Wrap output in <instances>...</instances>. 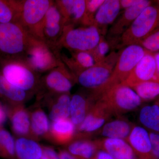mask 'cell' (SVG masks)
Here are the masks:
<instances>
[{"instance_id": "cell-1", "label": "cell", "mask_w": 159, "mask_h": 159, "mask_svg": "<svg viewBox=\"0 0 159 159\" xmlns=\"http://www.w3.org/2000/svg\"><path fill=\"white\" fill-rule=\"evenodd\" d=\"M61 48L44 40L29 36L24 54L19 58L38 74H44L62 65Z\"/></svg>"}, {"instance_id": "cell-2", "label": "cell", "mask_w": 159, "mask_h": 159, "mask_svg": "<svg viewBox=\"0 0 159 159\" xmlns=\"http://www.w3.org/2000/svg\"><path fill=\"white\" fill-rule=\"evenodd\" d=\"M0 73L12 85L32 95L36 94L42 75L19 57L0 56Z\"/></svg>"}, {"instance_id": "cell-3", "label": "cell", "mask_w": 159, "mask_h": 159, "mask_svg": "<svg viewBox=\"0 0 159 159\" xmlns=\"http://www.w3.org/2000/svg\"><path fill=\"white\" fill-rule=\"evenodd\" d=\"M76 78L63 63L41 76L36 96L38 101L48 97L70 93Z\"/></svg>"}, {"instance_id": "cell-4", "label": "cell", "mask_w": 159, "mask_h": 159, "mask_svg": "<svg viewBox=\"0 0 159 159\" xmlns=\"http://www.w3.org/2000/svg\"><path fill=\"white\" fill-rule=\"evenodd\" d=\"M120 52L112 51L103 61L78 74L77 83L99 95L110 79Z\"/></svg>"}, {"instance_id": "cell-5", "label": "cell", "mask_w": 159, "mask_h": 159, "mask_svg": "<svg viewBox=\"0 0 159 159\" xmlns=\"http://www.w3.org/2000/svg\"><path fill=\"white\" fill-rule=\"evenodd\" d=\"M54 2L51 0H21L17 23L29 34L43 40V23L47 11Z\"/></svg>"}, {"instance_id": "cell-6", "label": "cell", "mask_w": 159, "mask_h": 159, "mask_svg": "<svg viewBox=\"0 0 159 159\" xmlns=\"http://www.w3.org/2000/svg\"><path fill=\"white\" fill-rule=\"evenodd\" d=\"M99 99L105 102L117 117L136 110L142 102L132 89L122 84L107 89L100 95Z\"/></svg>"}, {"instance_id": "cell-7", "label": "cell", "mask_w": 159, "mask_h": 159, "mask_svg": "<svg viewBox=\"0 0 159 159\" xmlns=\"http://www.w3.org/2000/svg\"><path fill=\"white\" fill-rule=\"evenodd\" d=\"M159 26V7L152 5L145 8L120 38L121 46L139 44Z\"/></svg>"}, {"instance_id": "cell-8", "label": "cell", "mask_w": 159, "mask_h": 159, "mask_svg": "<svg viewBox=\"0 0 159 159\" xmlns=\"http://www.w3.org/2000/svg\"><path fill=\"white\" fill-rule=\"evenodd\" d=\"M101 35L95 26H66L59 47L72 51H90L99 43Z\"/></svg>"}, {"instance_id": "cell-9", "label": "cell", "mask_w": 159, "mask_h": 159, "mask_svg": "<svg viewBox=\"0 0 159 159\" xmlns=\"http://www.w3.org/2000/svg\"><path fill=\"white\" fill-rule=\"evenodd\" d=\"M29 36L19 23H0V56L20 57L25 50Z\"/></svg>"}, {"instance_id": "cell-10", "label": "cell", "mask_w": 159, "mask_h": 159, "mask_svg": "<svg viewBox=\"0 0 159 159\" xmlns=\"http://www.w3.org/2000/svg\"><path fill=\"white\" fill-rule=\"evenodd\" d=\"M147 52L139 44L126 46L120 51L112 74L102 93L112 86L124 82Z\"/></svg>"}, {"instance_id": "cell-11", "label": "cell", "mask_w": 159, "mask_h": 159, "mask_svg": "<svg viewBox=\"0 0 159 159\" xmlns=\"http://www.w3.org/2000/svg\"><path fill=\"white\" fill-rule=\"evenodd\" d=\"M114 116L105 102L99 99L82 123L76 127L74 139H91Z\"/></svg>"}, {"instance_id": "cell-12", "label": "cell", "mask_w": 159, "mask_h": 159, "mask_svg": "<svg viewBox=\"0 0 159 159\" xmlns=\"http://www.w3.org/2000/svg\"><path fill=\"white\" fill-rule=\"evenodd\" d=\"M99 99L93 91L84 89L71 96L70 119L77 127Z\"/></svg>"}, {"instance_id": "cell-13", "label": "cell", "mask_w": 159, "mask_h": 159, "mask_svg": "<svg viewBox=\"0 0 159 159\" xmlns=\"http://www.w3.org/2000/svg\"><path fill=\"white\" fill-rule=\"evenodd\" d=\"M65 27L64 19L54 1L47 11L43 23V40L59 46Z\"/></svg>"}, {"instance_id": "cell-14", "label": "cell", "mask_w": 159, "mask_h": 159, "mask_svg": "<svg viewBox=\"0 0 159 159\" xmlns=\"http://www.w3.org/2000/svg\"><path fill=\"white\" fill-rule=\"evenodd\" d=\"M156 66L153 53L147 52L137 64L129 76L122 84L133 87L141 83L156 81Z\"/></svg>"}, {"instance_id": "cell-15", "label": "cell", "mask_w": 159, "mask_h": 159, "mask_svg": "<svg viewBox=\"0 0 159 159\" xmlns=\"http://www.w3.org/2000/svg\"><path fill=\"white\" fill-rule=\"evenodd\" d=\"M153 3V1L142 0L138 5L125 9L108 30V38L120 39L140 13Z\"/></svg>"}, {"instance_id": "cell-16", "label": "cell", "mask_w": 159, "mask_h": 159, "mask_svg": "<svg viewBox=\"0 0 159 159\" xmlns=\"http://www.w3.org/2000/svg\"><path fill=\"white\" fill-rule=\"evenodd\" d=\"M126 141L132 148L137 159H155L149 132L141 125H134Z\"/></svg>"}, {"instance_id": "cell-17", "label": "cell", "mask_w": 159, "mask_h": 159, "mask_svg": "<svg viewBox=\"0 0 159 159\" xmlns=\"http://www.w3.org/2000/svg\"><path fill=\"white\" fill-rule=\"evenodd\" d=\"M6 112L14 134L20 137L33 139L29 111L24 104L9 106Z\"/></svg>"}, {"instance_id": "cell-18", "label": "cell", "mask_w": 159, "mask_h": 159, "mask_svg": "<svg viewBox=\"0 0 159 159\" xmlns=\"http://www.w3.org/2000/svg\"><path fill=\"white\" fill-rule=\"evenodd\" d=\"M121 9L119 0H104L96 13L93 24L101 35L106 34L109 26L115 22Z\"/></svg>"}, {"instance_id": "cell-19", "label": "cell", "mask_w": 159, "mask_h": 159, "mask_svg": "<svg viewBox=\"0 0 159 159\" xmlns=\"http://www.w3.org/2000/svg\"><path fill=\"white\" fill-rule=\"evenodd\" d=\"M94 141L99 150L107 152L114 159H137L132 148L125 140L101 138Z\"/></svg>"}, {"instance_id": "cell-20", "label": "cell", "mask_w": 159, "mask_h": 159, "mask_svg": "<svg viewBox=\"0 0 159 159\" xmlns=\"http://www.w3.org/2000/svg\"><path fill=\"white\" fill-rule=\"evenodd\" d=\"M54 3L64 19L66 26L81 25L86 0H57Z\"/></svg>"}, {"instance_id": "cell-21", "label": "cell", "mask_w": 159, "mask_h": 159, "mask_svg": "<svg viewBox=\"0 0 159 159\" xmlns=\"http://www.w3.org/2000/svg\"><path fill=\"white\" fill-rule=\"evenodd\" d=\"M76 129L70 118L52 121L48 140L57 145H66L74 140Z\"/></svg>"}, {"instance_id": "cell-22", "label": "cell", "mask_w": 159, "mask_h": 159, "mask_svg": "<svg viewBox=\"0 0 159 159\" xmlns=\"http://www.w3.org/2000/svg\"><path fill=\"white\" fill-rule=\"evenodd\" d=\"M71 96L70 93L48 97L43 102L49 108V118L51 122L57 119L70 118Z\"/></svg>"}, {"instance_id": "cell-23", "label": "cell", "mask_w": 159, "mask_h": 159, "mask_svg": "<svg viewBox=\"0 0 159 159\" xmlns=\"http://www.w3.org/2000/svg\"><path fill=\"white\" fill-rule=\"evenodd\" d=\"M134 125L120 116L117 117L116 119L109 120L96 134L102 138L120 139L126 141Z\"/></svg>"}, {"instance_id": "cell-24", "label": "cell", "mask_w": 159, "mask_h": 159, "mask_svg": "<svg viewBox=\"0 0 159 159\" xmlns=\"http://www.w3.org/2000/svg\"><path fill=\"white\" fill-rule=\"evenodd\" d=\"M70 56L61 54L63 62L76 77L78 74L96 64L89 51H72Z\"/></svg>"}, {"instance_id": "cell-25", "label": "cell", "mask_w": 159, "mask_h": 159, "mask_svg": "<svg viewBox=\"0 0 159 159\" xmlns=\"http://www.w3.org/2000/svg\"><path fill=\"white\" fill-rule=\"evenodd\" d=\"M30 115L31 134L33 140L41 139H49L50 125L48 117L38 104L31 111Z\"/></svg>"}, {"instance_id": "cell-26", "label": "cell", "mask_w": 159, "mask_h": 159, "mask_svg": "<svg viewBox=\"0 0 159 159\" xmlns=\"http://www.w3.org/2000/svg\"><path fill=\"white\" fill-rule=\"evenodd\" d=\"M32 94L12 85L0 73V97L9 106L24 104Z\"/></svg>"}, {"instance_id": "cell-27", "label": "cell", "mask_w": 159, "mask_h": 159, "mask_svg": "<svg viewBox=\"0 0 159 159\" xmlns=\"http://www.w3.org/2000/svg\"><path fill=\"white\" fill-rule=\"evenodd\" d=\"M66 146V150L75 159H91L99 150L91 139H74Z\"/></svg>"}, {"instance_id": "cell-28", "label": "cell", "mask_w": 159, "mask_h": 159, "mask_svg": "<svg viewBox=\"0 0 159 159\" xmlns=\"http://www.w3.org/2000/svg\"><path fill=\"white\" fill-rule=\"evenodd\" d=\"M16 159H41L42 146L35 140L19 137L15 141Z\"/></svg>"}, {"instance_id": "cell-29", "label": "cell", "mask_w": 159, "mask_h": 159, "mask_svg": "<svg viewBox=\"0 0 159 159\" xmlns=\"http://www.w3.org/2000/svg\"><path fill=\"white\" fill-rule=\"evenodd\" d=\"M138 119L141 126L148 132L159 134V106L156 103L142 107Z\"/></svg>"}, {"instance_id": "cell-30", "label": "cell", "mask_w": 159, "mask_h": 159, "mask_svg": "<svg viewBox=\"0 0 159 159\" xmlns=\"http://www.w3.org/2000/svg\"><path fill=\"white\" fill-rule=\"evenodd\" d=\"M20 0H0V23L17 22Z\"/></svg>"}, {"instance_id": "cell-31", "label": "cell", "mask_w": 159, "mask_h": 159, "mask_svg": "<svg viewBox=\"0 0 159 159\" xmlns=\"http://www.w3.org/2000/svg\"><path fill=\"white\" fill-rule=\"evenodd\" d=\"M120 44V40L116 39L105 38L101 35L100 40L97 46L93 50L89 51L92 54L96 63L100 62L105 59L110 54L111 49Z\"/></svg>"}, {"instance_id": "cell-32", "label": "cell", "mask_w": 159, "mask_h": 159, "mask_svg": "<svg viewBox=\"0 0 159 159\" xmlns=\"http://www.w3.org/2000/svg\"><path fill=\"white\" fill-rule=\"evenodd\" d=\"M143 101H149L159 97V82L148 81L131 88Z\"/></svg>"}, {"instance_id": "cell-33", "label": "cell", "mask_w": 159, "mask_h": 159, "mask_svg": "<svg viewBox=\"0 0 159 159\" xmlns=\"http://www.w3.org/2000/svg\"><path fill=\"white\" fill-rule=\"evenodd\" d=\"M0 156L8 159H16L15 141L9 132L1 126L0 131Z\"/></svg>"}, {"instance_id": "cell-34", "label": "cell", "mask_w": 159, "mask_h": 159, "mask_svg": "<svg viewBox=\"0 0 159 159\" xmlns=\"http://www.w3.org/2000/svg\"><path fill=\"white\" fill-rule=\"evenodd\" d=\"M104 0H86L85 12L81 25H93L95 16Z\"/></svg>"}, {"instance_id": "cell-35", "label": "cell", "mask_w": 159, "mask_h": 159, "mask_svg": "<svg viewBox=\"0 0 159 159\" xmlns=\"http://www.w3.org/2000/svg\"><path fill=\"white\" fill-rule=\"evenodd\" d=\"M139 44L147 52L152 53L159 52V26Z\"/></svg>"}, {"instance_id": "cell-36", "label": "cell", "mask_w": 159, "mask_h": 159, "mask_svg": "<svg viewBox=\"0 0 159 159\" xmlns=\"http://www.w3.org/2000/svg\"><path fill=\"white\" fill-rule=\"evenodd\" d=\"M148 132L154 157L155 159H159V134L151 132Z\"/></svg>"}, {"instance_id": "cell-37", "label": "cell", "mask_w": 159, "mask_h": 159, "mask_svg": "<svg viewBox=\"0 0 159 159\" xmlns=\"http://www.w3.org/2000/svg\"><path fill=\"white\" fill-rule=\"evenodd\" d=\"M43 154L41 159H60L58 154L52 147L42 146Z\"/></svg>"}, {"instance_id": "cell-38", "label": "cell", "mask_w": 159, "mask_h": 159, "mask_svg": "<svg viewBox=\"0 0 159 159\" xmlns=\"http://www.w3.org/2000/svg\"><path fill=\"white\" fill-rule=\"evenodd\" d=\"M142 0H119L121 9H128L138 5Z\"/></svg>"}, {"instance_id": "cell-39", "label": "cell", "mask_w": 159, "mask_h": 159, "mask_svg": "<svg viewBox=\"0 0 159 159\" xmlns=\"http://www.w3.org/2000/svg\"><path fill=\"white\" fill-rule=\"evenodd\" d=\"M91 159H114L109 154L103 150H98Z\"/></svg>"}, {"instance_id": "cell-40", "label": "cell", "mask_w": 159, "mask_h": 159, "mask_svg": "<svg viewBox=\"0 0 159 159\" xmlns=\"http://www.w3.org/2000/svg\"><path fill=\"white\" fill-rule=\"evenodd\" d=\"M7 118V112L6 109L0 103V125L6 122Z\"/></svg>"}, {"instance_id": "cell-41", "label": "cell", "mask_w": 159, "mask_h": 159, "mask_svg": "<svg viewBox=\"0 0 159 159\" xmlns=\"http://www.w3.org/2000/svg\"><path fill=\"white\" fill-rule=\"evenodd\" d=\"M58 154L60 159H75L66 149L59 150Z\"/></svg>"}, {"instance_id": "cell-42", "label": "cell", "mask_w": 159, "mask_h": 159, "mask_svg": "<svg viewBox=\"0 0 159 159\" xmlns=\"http://www.w3.org/2000/svg\"><path fill=\"white\" fill-rule=\"evenodd\" d=\"M153 54L156 66L155 80L156 81L159 82V52Z\"/></svg>"}, {"instance_id": "cell-43", "label": "cell", "mask_w": 159, "mask_h": 159, "mask_svg": "<svg viewBox=\"0 0 159 159\" xmlns=\"http://www.w3.org/2000/svg\"><path fill=\"white\" fill-rule=\"evenodd\" d=\"M154 2L156 3V5L157 6H158L159 7V0H158V1H154Z\"/></svg>"}, {"instance_id": "cell-44", "label": "cell", "mask_w": 159, "mask_h": 159, "mask_svg": "<svg viewBox=\"0 0 159 159\" xmlns=\"http://www.w3.org/2000/svg\"><path fill=\"white\" fill-rule=\"evenodd\" d=\"M155 103H156L159 106V97L158 98V99H157V101H156V102H155Z\"/></svg>"}, {"instance_id": "cell-45", "label": "cell", "mask_w": 159, "mask_h": 159, "mask_svg": "<svg viewBox=\"0 0 159 159\" xmlns=\"http://www.w3.org/2000/svg\"><path fill=\"white\" fill-rule=\"evenodd\" d=\"M1 126H0V131H1Z\"/></svg>"}]
</instances>
